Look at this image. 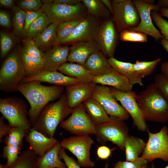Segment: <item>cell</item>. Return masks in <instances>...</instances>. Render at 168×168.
Returning <instances> with one entry per match:
<instances>
[{"label":"cell","mask_w":168,"mask_h":168,"mask_svg":"<svg viewBox=\"0 0 168 168\" xmlns=\"http://www.w3.org/2000/svg\"><path fill=\"white\" fill-rule=\"evenodd\" d=\"M41 82L38 81L21 82L16 88V91L21 93L30 104L29 118L32 125L44 107L50 101L59 98L64 91L63 86H45Z\"/></svg>","instance_id":"1"},{"label":"cell","mask_w":168,"mask_h":168,"mask_svg":"<svg viewBox=\"0 0 168 168\" xmlns=\"http://www.w3.org/2000/svg\"><path fill=\"white\" fill-rule=\"evenodd\" d=\"M136 98L146 121H168V103L154 82L136 94Z\"/></svg>","instance_id":"2"},{"label":"cell","mask_w":168,"mask_h":168,"mask_svg":"<svg viewBox=\"0 0 168 168\" xmlns=\"http://www.w3.org/2000/svg\"><path fill=\"white\" fill-rule=\"evenodd\" d=\"M72 110L63 93L57 101L44 107L32 128L47 137H54L58 125L71 114Z\"/></svg>","instance_id":"3"},{"label":"cell","mask_w":168,"mask_h":168,"mask_svg":"<svg viewBox=\"0 0 168 168\" xmlns=\"http://www.w3.org/2000/svg\"><path fill=\"white\" fill-rule=\"evenodd\" d=\"M0 112L11 127L28 132L32 127L29 118V110L26 103L16 97L0 99Z\"/></svg>","instance_id":"4"},{"label":"cell","mask_w":168,"mask_h":168,"mask_svg":"<svg viewBox=\"0 0 168 168\" xmlns=\"http://www.w3.org/2000/svg\"><path fill=\"white\" fill-rule=\"evenodd\" d=\"M26 77L20 54H10L4 61L0 70V89L5 92L16 91L17 85Z\"/></svg>","instance_id":"5"},{"label":"cell","mask_w":168,"mask_h":168,"mask_svg":"<svg viewBox=\"0 0 168 168\" xmlns=\"http://www.w3.org/2000/svg\"><path fill=\"white\" fill-rule=\"evenodd\" d=\"M111 120L105 123L96 125L95 135L97 141L101 144L110 141L124 150L125 141L129 136L128 129L124 121L110 116Z\"/></svg>","instance_id":"6"},{"label":"cell","mask_w":168,"mask_h":168,"mask_svg":"<svg viewBox=\"0 0 168 168\" xmlns=\"http://www.w3.org/2000/svg\"><path fill=\"white\" fill-rule=\"evenodd\" d=\"M60 127L75 136L95 135L96 125L86 112L82 103L73 109L69 117Z\"/></svg>","instance_id":"7"},{"label":"cell","mask_w":168,"mask_h":168,"mask_svg":"<svg viewBox=\"0 0 168 168\" xmlns=\"http://www.w3.org/2000/svg\"><path fill=\"white\" fill-rule=\"evenodd\" d=\"M62 147L67 149L77 158L81 167H93L94 162L90 157V150L94 143L89 135L74 136L63 138L60 142Z\"/></svg>","instance_id":"8"},{"label":"cell","mask_w":168,"mask_h":168,"mask_svg":"<svg viewBox=\"0 0 168 168\" xmlns=\"http://www.w3.org/2000/svg\"><path fill=\"white\" fill-rule=\"evenodd\" d=\"M40 10L46 14L51 23L58 25L84 17L88 14L86 8L82 2L74 6L54 3L43 4Z\"/></svg>","instance_id":"9"},{"label":"cell","mask_w":168,"mask_h":168,"mask_svg":"<svg viewBox=\"0 0 168 168\" xmlns=\"http://www.w3.org/2000/svg\"><path fill=\"white\" fill-rule=\"evenodd\" d=\"M148 138L142 154V158L148 162L158 158L168 161V128L164 126L158 132L153 133L148 128Z\"/></svg>","instance_id":"10"},{"label":"cell","mask_w":168,"mask_h":168,"mask_svg":"<svg viewBox=\"0 0 168 168\" xmlns=\"http://www.w3.org/2000/svg\"><path fill=\"white\" fill-rule=\"evenodd\" d=\"M112 5L113 13L112 19L119 33L123 30L138 26L140 22V16L132 0H127L118 4L112 3Z\"/></svg>","instance_id":"11"},{"label":"cell","mask_w":168,"mask_h":168,"mask_svg":"<svg viewBox=\"0 0 168 168\" xmlns=\"http://www.w3.org/2000/svg\"><path fill=\"white\" fill-rule=\"evenodd\" d=\"M119 33L112 18L105 19L101 23L95 41L106 57H114L118 43Z\"/></svg>","instance_id":"12"},{"label":"cell","mask_w":168,"mask_h":168,"mask_svg":"<svg viewBox=\"0 0 168 168\" xmlns=\"http://www.w3.org/2000/svg\"><path fill=\"white\" fill-rule=\"evenodd\" d=\"M111 92L117 100L132 118L134 125L141 132L146 131L148 128L146 121L136 98V93L134 91L123 92L114 88H110Z\"/></svg>","instance_id":"13"},{"label":"cell","mask_w":168,"mask_h":168,"mask_svg":"<svg viewBox=\"0 0 168 168\" xmlns=\"http://www.w3.org/2000/svg\"><path fill=\"white\" fill-rule=\"evenodd\" d=\"M132 1L138 11L140 22L137 27L129 30L150 35L157 40L164 39L163 36L154 25L151 16L152 11L158 12L161 7L157 4H148L142 0Z\"/></svg>","instance_id":"14"},{"label":"cell","mask_w":168,"mask_h":168,"mask_svg":"<svg viewBox=\"0 0 168 168\" xmlns=\"http://www.w3.org/2000/svg\"><path fill=\"white\" fill-rule=\"evenodd\" d=\"M91 96L100 103L110 116L117 118L124 121L129 118V115L117 102L110 88L107 86L96 85Z\"/></svg>","instance_id":"15"},{"label":"cell","mask_w":168,"mask_h":168,"mask_svg":"<svg viewBox=\"0 0 168 168\" xmlns=\"http://www.w3.org/2000/svg\"><path fill=\"white\" fill-rule=\"evenodd\" d=\"M100 20L87 14L70 35L60 41V44H73L85 40H94L100 26Z\"/></svg>","instance_id":"16"},{"label":"cell","mask_w":168,"mask_h":168,"mask_svg":"<svg viewBox=\"0 0 168 168\" xmlns=\"http://www.w3.org/2000/svg\"><path fill=\"white\" fill-rule=\"evenodd\" d=\"M27 133L23 129L12 127L10 132L6 136L2 156L7 159V166L12 165L18 158L21 153L23 139Z\"/></svg>","instance_id":"17"},{"label":"cell","mask_w":168,"mask_h":168,"mask_svg":"<svg viewBox=\"0 0 168 168\" xmlns=\"http://www.w3.org/2000/svg\"><path fill=\"white\" fill-rule=\"evenodd\" d=\"M96 84L80 82L66 86V94L69 106L73 109L91 96Z\"/></svg>","instance_id":"18"},{"label":"cell","mask_w":168,"mask_h":168,"mask_svg":"<svg viewBox=\"0 0 168 168\" xmlns=\"http://www.w3.org/2000/svg\"><path fill=\"white\" fill-rule=\"evenodd\" d=\"M100 50L94 40H85L72 44L70 47L67 61L84 65L88 57L93 53Z\"/></svg>","instance_id":"19"},{"label":"cell","mask_w":168,"mask_h":168,"mask_svg":"<svg viewBox=\"0 0 168 168\" xmlns=\"http://www.w3.org/2000/svg\"><path fill=\"white\" fill-rule=\"evenodd\" d=\"M25 138L30 148L38 156H43L58 142L54 137H47L32 127Z\"/></svg>","instance_id":"20"},{"label":"cell","mask_w":168,"mask_h":168,"mask_svg":"<svg viewBox=\"0 0 168 168\" xmlns=\"http://www.w3.org/2000/svg\"><path fill=\"white\" fill-rule=\"evenodd\" d=\"M92 82L95 84L110 86L123 92H129L133 88L128 80L112 68L111 71L99 76H94Z\"/></svg>","instance_id":"21"},{"label":"cell","mask_w":168,"mask_h":168,"mask_svg":"<svg viewBox=\"0 0 168 168\" xmlns=\"http://www.w3.org/2000/svg\"><path fill=\"white\" fill-rule=\"evenodd\" d=\"M32 81L46 82L54 85L66 87L82 82L78 79L68 76L57 71H44L36 75L25 77L21 82Z\"/></svg>","instance_id":"22"},{"label":"cell","mask_w":168,"mask_h":168,"mask_svg":"<svg viewBox=\"0 0 168 168\" xmlns=\"http://www.w3.org/2000/svg\"><path fill=\"white\" fill-rule=\"evenodd\" d=\"M70 50L67 46H54L44 53V71H56L66 63Z\"/></svg>","instance_id":"23"},{"label":"cell","mask_w":168,"mask_h":168,"mask_svg":"<svg viewBox=\"0 0 168 168\" xmlns=\"http://www.w3.org/2000/svg\"><path fill=\"white\" fill-rule=\"evenodd\" d=\"M84 66L95 76L108 73L112 69L107 59L100 50L91 54L86 60Z\"/></svg>","instance_id":"24"},{"label":"cell","mask_w":168,"mask_h":168,"mask_svg":"<svg viewBox=\"0 0 168 168\" xmlns=\"http://www.w3.org/2000/svg\"><path fill=\"white\" fill-rule=\"evenodd\" d=\"M82 104L96 125L105 123L111 120V117L109 116L102 105L91 96L84 101Z\"/></svg>","instance_id":"25"},{"label":"cell","mask_w":168,"mask_h":168,"mask_svg":"<svg viewBox=\"0 0 168 168\" xmlns=\"http://www.w3.org/2000/svg\"><path fill=\"white\" fill-rule=\"evenodd\" d=\"M107 60L111 67L127 78L132 86L135 84L143 85V78L133 70V63L119 61L114 57L108 58Z\"/></svg>","instance_id":"26"},{"label":"cell","mask_w":168,"mask_h":168,"mask_svg":"<svg viewBox=\"0 0 168 168\" xmlns=\"http://www.w3.org/2000/svg\"><path fill=\"white\" fill-rule=\"evenodd\" d=\"M58 26L56 23H51L45 30L33 39L39 49L44 50L51 46L60 44L57 35Z\"/></svg>","instance_id":"27"},{"label":"cell","mask_w":168,"mask_h":168,"mask_svg":"<svg viewBox=\"0 0 168 168\" xmlns=\"http://www.w3.org/2000/svg\"><path fill=\"white\" fill-rule=\"evenodd\" d=\"M64 74L78 79L82 82H91L95 76L83 65L74 63H65L58 69Z\"/></svg>","instance_id":"28"},{"label":"cell","mask_w":168,"mask_h":168,"mask_svg":"<svg viewBox=\"0 0 168 168\" xmlns=\"http://www.w3.org/2000/svg\"><path fill=\"white\" fill-rule=\"evenodd\" d=\"M61 147L60 142L58 141L43 156H38V168H67L64 162L59 157V152Z\"/></svg>","instance_id":"29"},{"label":"cell","mask_w":168,"mask_h":168,"mask_svg":"<svg viewBox=\"0 0 168 168\" xmlns=\"http://www.w3.org/2000/svg\"><path fill=\"white\" fill-rule=\"evenodd\" d=\"M146 143L139 138L129 136L124 144L126 161H134L142 154Z\"/></svg>","instance_id":"30"},{"label":"cell","mask_w":168,"mask_h":168,"mask_svg":"<svg viewBox=\"0 0 168 168\" xmlns=\"http://www.w3.org/2000/svg\"><path fill=\"white\" fill-rule=\"evenodd\" d=\"M20 54L25 69L26 77H32L44 71L43 58L33 57L22 51Z\"/></svg>","instance_id":"31"},{"label":"cell","mask_w":168,"mask_h":168,"mask_svg":"<svg viewBox=\"0 0 168 168\" xmlns=\"http://www.w3.org/2000/svg\"><path fill=\"white\" fill-rule=\"evenodd\" d=\"M38 156L30 148L21 152L15 162L10 166L3 164V168H38Z\"/></svg>","instance_id":"32"},{"label":"cell","mask_w":168,"mask_h":168,"mask_svg":"<svg viewBox=\"0 0 168 168\" xmlns=\"http://www.w3.org/2000/svg\"><path fill=\"white\" fill-rule=\"evenodd\" d=\"M88 14L100 20L110 18L111 13L101 0H82Z\"/></svg>","instance_id":"33"},{"label":"cell","mask_w":168,"mask_h":168,"mask_svg":"<svg viewBox=\"0 0 168 168\" xmlns=\"http://www.w3.org/2000/svg\"><path fill=\"white\" fill-rule=\"evenodd\" d=\"M12 9L14 13L12 22L15 32L18 36L25 39L27 38L24 30L26 11L16 6Z\"/></svg>","instance_id":"34"},{"label":"cell","mask_w":168,"mask_h":168,"mask_svg":"<svg viewBox=\"0 0 168 168\" xmlns=\"http://www.w3.org/2000/svg\"><path fill=\"white\" fill-rule=\"evenodd\" d=\"M51 23L48 16L43 12L30 26L26 32L27 38L33 39L45 30Z\"/></svg>","instance_id":"35"},{"label":"cell","mask_w":168,"mask_h":168,"mask_svg":"<svg viewBox=\"0 0 168 168\" xmlns=\"http://www.w3.org/2000/svg\"><path fill=\"white\" fill-rule=\"evenodd\" d=\"M161 59V58H159L149 61L137 60L135 63H133V70L135 73L143 78L152 73Z\"/></svg>","instance_id":"36"},{"label":"cell","mask_w":168,"mask_h":168,"mask_svg":"<svg viewBox=\"0 0 168 168\" xmlns=\"http://www.w3.org/2000/svg\"><path fill=\"white\" fill-rule=\"evenodd\" d=\"M84 17L64 22L58 25L57 35L60 41L69 36Z\"/></svg>","instance_id":"37"},{"label":"cell","mask_w":168,"mask_h":168,"mask_svg":"<svg viewBox=\"0 0 168 168\" xmlns=\"http://www.w3.org/2000/svg\"><path fill=\"white\" fill-rule=\"evenodd\" d=\"M147 35L138 32L125 29L119 33L120 40L124 42L145 43L147 41Z\"/></svg>","instance_id":"38"},{"label":"cell","mask_w":168,"mask_h":168,"mask_svg":"<svg viewBox=\"0 0 168 168\" xmlns=\"http://www.w3.org/2000/svg\"><path fill=\"white\" fill-rule=\"evenodd\" d=\"M24 41V47L22 51L33 57L43 58L44 53L37 46L33 39L26 38Z\"/></svg>","instance_id":"39"},{"label":"cell","mask_w":168,"mask_h":168,"mask_svg":"<svg viewBox=\"0 0 168 168\" xmlns=\"http://www.w3.org/2000/svg\"><path fill=\"white\" fill-rule=\"evenodd\" d=\"M151 16L164 39L168 40V21L164 19L160 13L155 11L151 12Z\"/></svg>","instance_id":"40"},{"label":"cell","mask_w":168,"mask_h":168,"mask_svg":"<svg viewBox=\"0 0 168 168\" xmlns=\"http://www.w3.org/2000/svg\"><path fill=\"white\" fill-rule=\"evenodd\" d=\"M1 56L2 58L5 57L12 47L13 40L9 34L1 31L0 33Z\"/></svg>","instance_id":"41"},{"label":"cell","mask_w":168,"mask_h":168,"mask_svg":"<svg viewBox=\"0 0 168 168\" xmlns=\"http://www.w3.org/2000/svg\"><path fill=\"white\" fill-rule=\"evenodd\" d=\"M154 82L168 103V77L162 73H158L154 77Z\"/></svg>","instance_id":"42"},{"label":"cell","mask_w":168,"mask_h":168,"mask_svg":"<svg viewBox=\"0 0 168 168\" xmlns=\"http://www.w3.org/2000/svg\"><path fill=\"white\" fill-rule=\"evenodd\" d=\"M147 163L146 160L139 157L134 161H118L115 163L113 168H141Z\"/></svg>","instance_id":"43"},{"label":"cell","mask_w":168,"mask_h":168,"mask_svg":"<svg viewBox=\"0 0 168 168\" xmlns=\"http://www.w3.org/2000/svg\"><path fill=\"white\" fill-rule=\"evenodd\" d=\"M43 4L40 0H23L18 3V7L25 11H35L40 9Z\"/></svg>","instance_id":"44"},{"label":"cell","mask_w":168,"mask_h":168,"mask_svg":"<svg viewBox=\"0 0 168 168\" xmlns=\"http://www.w3.org/2000/svg\"><path fill=\"white\" fill-rule=\"evenodd\" d=\"M59 156L60 159L63 160L67 168H81L77 162L69 156L66 152L65 149L62 147L59 151Z\"/></svg>","instance_id":"45"},{"label":"cell","mask_w":168,"mask_h":168,"mask_svg":"<svg viewBox=\"0 0 168 168\" xmlns=\"http://www.w3.org/2000/svg\"><path fill=\"white\" fill-rule=\"evenodd\" d=\"M24 30L26 33L31 24L43 13L40 9L35 11H26Z\"/></svg>","instance_id":"46"},{"label":"cell","mask_w":168,"mask_h":168,"mask_svg":"<svg viewBox=\"0 0 168 168\" xmlns=\"http://www.w3.org/2000/svg\"><path fill=\"white\" fill-rule=\"evenodd\" d=\"M4 118L3 116L0 117V142H2V138L6 137L10 132L11 128L8 124H6L4 121Z\"/></svg>","instance_id":"47"},{"label":"cell","mask_w":168,"mask_h":168,"mask_svg":"<svg viewBox=\"0 0 168 168\" xmlns=\"http://www.w3.org/2000/svg\"><path fill=\"white\" fill-rule=\"evenodd\" d=\"M111 151L108 147L102 146L99 147L97 150V154L98 157L101 159H107L110 156Z\"/></svg>","instance_id":"48"},{"label":"cell","mask_w":168,"mask_h":168,"mask_svg":"<svg viewBox=\"0 0 168 168\" xmlns=\"http://www.w3.org/2000/svg\"><path fill=\"white\" fill-rule=\"evenodd\" d=\"M0 25L2 26L9 28L11 26L10 17L8 14L5 11H0Z\"/></svg>","instance_id":"49"},{"label":"cell","mask_w":168,"mask_h":168,"mask_svg":"<svg viewBox=\"0 0 168 168\" xmlns=\"http://www.w3.org/2000/svg\"><path fill=\"white\" fill-rule=\"evenodd\" d=\"M82 2V0H53V3L68 5L74 6Z\"/></svg>","instance_id":"50"},{"label":"cell","mask_w":168,"mask_h":168,"mask_svg":"<svg viewBox=\"0 0 168 168\" xmlns=\"http://www.w3.org/2000/svg\"><path fill=\"white\" fill-rule=\"evenodd\" d=\"M0 4L3 7L12 9L15 6L14 1L12 0H0Z\"/></svg>","instance_id":"51"},{"label":"cell","mask_w":168,"mask_h":168,"mask_svg":"<svg viewBox=\"0 0 168 168\" xmlns=\"http://www.w3.org/2000/svg\"><path fill=\"white\" fill-rule=\"evenodd\" d=\"M161 73L168 77V61L162 63L161 66Z\"/></svg>","instance_id":"52"},{"label":"cell","mask_w":168,"mask_h":168,"mask_svg":"<svg viewBox=\"0 0 168 168\" xmlns=\"http://www.w3.org/2000/svg\"><path fill=\"white\" fill-rule=\"evenodd\" d=\"M101 1L109 11L112 15L113 13V11L111 1L110 0H101Z\"/></svg>","instance_id":"53"},{"label":"cell","mask_w":168,"mask_h":168,"mask_svg":"<svg viewBox=\"0 0 168 168\" xmlns=\"http://www.w3.org/2000/svg\"><path fill=\"white\" fill-rule=\"evenodd\" d=\"M159 43L164 49L168 53V40L164 38L161 39Z\"/></svg>","instance_id":"54"},{"label":"cell","mask_w":168,"mask_h":168,"mask_svg":"<svg viewBox=\"0 0 168 168\" xmlns=\"http://www.w3.org/2000/svg\"><path fill=\"white\" fill-rule=\"evenodd\" d=\"M157 4L161 7L168 8V0H159Z\"/></svg>","instance_id":"55"},{"label":"cell","mask_w":168,"mask_h":168,"mask_svg":"<svg viewBox=\"0 0 168 168\" xmlns=\"http://www.w3.org/2000/svg\"><path fill=\"white\" fill-rule=\"evenodd\" d=\"M159 11L160 14L162 16L168 18V8L161 7Z\"/></svg>","instance_id":"56"},{"label":"cell","mask_w":168,"mask_h":168,"mask_svg":"<svg viewBox=\"0 0 168 168\" xmlns=\"http://www.w3.org/2000/svg\"><path fill=\"white\" fill-rule=\"evenodd\" d=\"M145 3L150 4H155V1L154 0H142Z\"/></svg>","instance_id":"57"},{"label":"cell","mask_w":168,"mask_h":168,"mask_svg":"<svg viewBox=\"0 0 168 168\" xmlns=\"http://www.w3.org/2000/svg\"><path fill=\"white\" fill-rule=\"evenodd\" d=\"M41 1L43 4H49L53 3V0H43Z\"/></svg>","instance_id":"58"},{"label":"cell","mask_w":168,"mask_h":168,"mask_svg":"<svg viewBox=\"0 0 168 168\" xmlns=\"http://www.w3.org/2000/svg\"><path fill=\"white\" fill-rule=\"evenodd\" d=\"M141 168H150L149 167H148L147 164H145Z\"/></svg>","instance_id":"59"},{"label":"cell","mask_w":168,"mask_h":168,"mask_svg":"<svg viewBox=\"0 0 168 168\" xmlns=\"http://www.w3.org/2000/svg\"><path fill=\"white\" fill-rule=\"evenodd\" d=\"M151 168H156L154 166L153 163H152V165H151ZM164 168H168V165Z\"/></svg>","instance_id":"60"},{"label":"cell","mask_w":168,"mask_h":168,"mask_svg":"<svg viewBox=\"0 0 168 168\" xmlns=\"http://www.w3.org/2000/svg\"><path fill=\"white\" fill-rule=\"evenodd\" d=\"M109 164L108 163L105 164L104 168H108Z\"/></svg>","instance_id":"61"},{"label":"cell","mask_w":168,"mask_h":168,"mask_svg":"<svg viewBox=\"0 0 168 168\" xmlns=\"http://www.w3.org/2000/svg\"><path fill=\"white\" fill-rule=\"evenodd\" d=\"M0 168H3V164L1 163L0 164Z\"/></svg>","instance_id":"62"}]
</instances>
